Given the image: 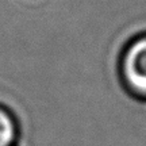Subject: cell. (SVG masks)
Returning <instances> with one entry per match:
<instances>
[{"mask_svg":"<svg viewBox=\"0 0 146 146\" xmlns=\"http://www.w3.org/2000/svg\"><path fill=\"white\" fill-rule=\"evenodd\" d=\"M123 70L131 88L146 96V36L137 39L129 47L125 56Z\"/></svg>","mask_w":146,"mask_h":146,"instance_id":"1","label":"cell"},{"mask_svg":"<svg viewBox=\"0 0 146 146\" xmlns=\"http://www.w3.org/2000/svg\"><path fill=\"white\" fill-rule=\"evenodd\" d=\"M15 138V125L5 111L0 110V146H10Z\"/></svg>","mask_w":146,"mask_h":146,"instance_id":"2","label":"cell"}]
</instances>
